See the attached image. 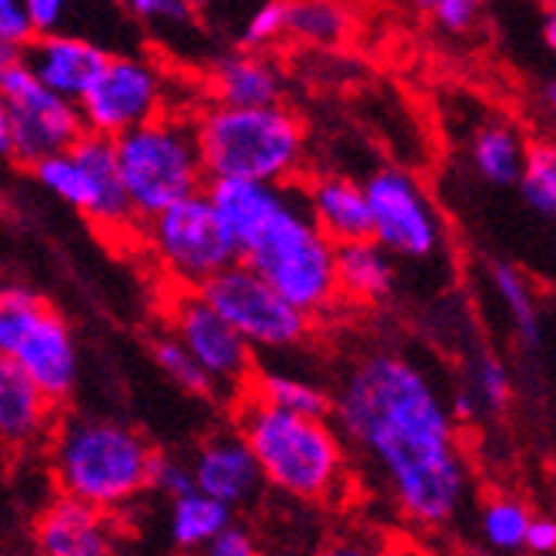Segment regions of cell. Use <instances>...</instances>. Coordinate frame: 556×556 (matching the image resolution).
Here are the masks:
<instances>
[{"mask_svg": "<svg viewBox=\"0 0 556 556\" xmlns=\"http://www.w3.org/2000/svg\"><path fill=\"white\" fill-rule=\"evenodd\" d=\"M333 427L390 507L420 530H443L470 496V460L460 427L433 374L400 350H367L340 377Z\"/></svg>", "mask_w": 556, "mask_h": 556, "instance_id": "cell-1", "label": "cell"}, {"mask_svg": "<svg viewBox=\"0 0 556 556\" xmlns=\"http://www.w3.org/2000/svg\"><path fill=\"white\" fill-rule=\"evenodd\" d=\"M204 193L247 270L311 320L333 307L337 247L311 220L296 184L214 180Z\"/></svg>", "mask_w": 556, "mask_h": 556, "instance_id": "cell-2", "label": "cell"}, {"mask_svg": "<svg viewBox=\"0 0 556 556\" xmlns=\"http://www.w3.org/2000/svg\"><path fill=\"white\" fill-rule=\"evenodd\" d=\"M47 450L61 496L114 517L147 493L157 446H150L137 427L117 417L74 414L54 427Z\"/></svg>", "mask_w": 556, "mask_h": 556, "instance_id": "cell-3", "label": "cell"}, {"mask_svg": "<svg viewBox=\"0 0 556 556\" xmlns=\"http://www.w3.org/2000/svg\"><path fill=\"white\" fill-rule=\"evenodd\" d=\"M264 477V486L296 503H337L350 490V457L330 420L270 410L243 396L237 427Z\"/></svg>", "mask_w": 556, "mask_h": 556, "instance_id": "cell-4", "label": "cell"}, {"mask_svg": "<svg viewBox=\"0 0 556 556\" xmlns=\"http://www.w3.org/2000/svg\"><path fill=\"white\" fill-rule=\"evenodd\" d=\"M193 130L207 184H293L307 161V127L287 104L254 111L211 104L193 117Z\"/></svg>", "mask_w": 556, "mask_h": 556, "instance_id": "cell-5", "label": "cell"}, {"mask_svg": "<svg viewBox=\"0 0 556 556\" xmlns=\"http://www.w3.org/2000/svg\"><path fill=\"white\" fill-rule=\"evenodd\" d=\"M117 174L134 220H150L180 200L204 193L207 174L200 161L193 117L164 111L143 127L114 140Z\"/></svg>", "mask_w": 556, "mask_h": 556, "instance_id": "cell-6", "label": "cell"}, {"mask_svg": "<svg viewBox=\"0 0 556 556\" xmlns=\"http://www.w3.org/2000/svg\"><path fill=\"white\" fill-rule=\"evenodd\" d=\"M0 361L24 370L54 407L80 380L74 330L47 300L21 283H0Z\"/></svg>", "mask_w": 556, "mask_h": 556, "instance_id": "cell-7", "label": "cell"}, {"mask_svg": "<svg viewBox=\"0 0 556 556\" xmlns=\"http://www.w3.org/2000/svg\"><path fill=\"white\" fill-rule=\"evenodd\" d=\"M150 257L177 290H200L237 264V247L217 220L207 193H193L143 224Z\"/></svg>", "mask_w": 556, "mask_h": 556, "instance_id": "cell-8", "label": "cell"}, {"mask_svg": "<svg viewBox=\"0 0 556 556\" xmlns=\"http://www.w3.org/2000/svg\"><path fill=\"white\" fill-rule=\"evenodd\" d=\"M30 170L47 193H54L61 204L74 207L100 230H127L137 224L117 174L114 140L84 134L64 154L47 157Z\"/></svg>", "mask_w": 556, "mask_h": 556, "instance_id": "cell-9", "label": "cell"}, {"mask_svg": "<svg viewBox=\"0 0 556 556\" xmlns=\"http://www.w3.org/2000/svg\"><path fill=\"white\" fill-rule=\"evenodd\" d=\"M207 300V307L233 327V333L250 346V350H267V353H287L307 343L314 320L300 314L296 307L270 290L254 270H247L240 261L217 274L211 283L197 290Z\"/></svg>", "mask_w": 556, "mask_h": 556, "instance_id": "cell-10", "label": "cell"}, {"mask_svg": "<svg viewBox=\"0 0 556 556\" xmlns=\"http://www.w3.org/2000/svg\"><path fill=\"white\" fill-rule=\"evenodd\" d=\"M364 193L370 211V240L393 261H430L443 250V217L424 184L407 167H377Z\"/></svg>", "mask_w": 556, "mask_h": 556, "instance_id": "cell-11", "label": "cell"}, {"mask_svg": "<svg viewBox=\"0 0 556 556\" xmlns=\"http://www.w3.org/2000/svg\"><path fill=\"white\" fill-rule=\"evenodd\" d=\"M167 333L204 370L217 400H243L257 374V353L224 324L197 290H170L164 303Z\"/></svg>", "mask_w": 556, "mask_h": 556, "instance_id": "cell-12", "label": "cell"}, {"mask_svg": "<svg viewBox=\"0 0 556 556\" xmlns=\"http://www.w3.org/2000/svg\"><path fill=\"white\" fill-rule=\"evenodd\" d=\"M167 77L161 64L140 54H111L90 90L77 104L84 134L117 140L147 121L161 117L167 108Z\"/></svg>", "mask_w": 556, "mask_h": 556, "instance_id": "cell-13", "label": "cell"}, {"mask_svg": "<svg viewBox=\"0 0 556 556\" xmlns=\"http://www.w3.org/2000/svg\"><path fill=\"white\" fill-rule=\"evenodd\" d=\"M0 97H4L11 130H14V161L34 167L54 154H64L84 137V124L77 104H67L34 80L27 64L0 77Z\"/></svg>", "mask_w": 556, "mask_h": 556, "instance_id": "cell-14", "label": "cell"}, {"mask_svg": "<svg viewBox=\"0 0 556 556\" xmlns=\"http://www.w3.org/2000/svg\"><path fill=\"white\" fill-rule=\"evenodd\" d=\"M187 464L193 490L217 500L230 514L250 507L264 490V477L257 470L254 453H250V446L233 427L200 440Z\"/></svg>", "mask_w": 556, "mask_h": 556, "instance_id": "cell-15", "label": "cell"}, {"mask_svg": "<svg viewBox=\"0 0 556 556\" xmlns=\"http://www.w3.org/2000/svg\"><path fill=\"white\" fill-rule=\"evenodd\" d=\"M108 47L84 34H50V37H34L24 47V64L34 74L40 87L58 93L67 104H80L97 74L108 64Z\"/></svg>", "mask_w": 556, "mask_h": 556, "instance_id": "cell-16", "label": "cell"}, {"mask_svg": "<svg viewBox=\"0 0 556 556\" xmlns=\"http://www.w3.org/2000/svg\"><path fill=\"white\" fill-rule=\"evenodd\" d=\"M37 556H117V520L54 496L34 520Z\"/></svg>", "mask_w": 556, "mask_h": 556, "instance_id": "cell-17", "label": "cell"}, {"mask_svg": "<svg viewBox=\"0 0 556 556\" xmlns=\"http://www.w3.org/2000/svg\"><path fill=\"white\" fill-rule=\"evenodd\" d=\"M207 90L220 108H277L287 93V74L257 50H227L207 71Z\"/></svg>", "mask_w": 556, "mask_h": 556, "instance_id": "cell-18", "label": "cell"}, {"mask_svg": "<svg viewBox=\"0 0 556 556\" xmlns=\"http://www.w3.org/2000/svg\"><path fill=\"white\" fill-rule=\"evenodd\" d=\"M54 410V403L24 370H17L11 361H0V443L24 453L47 446L58 427Z\"/></svg>", "mask_w": 556, "mask_h": 556, "instance_id": "cell-19", "label": "cell"}, {"mask_svg": "<svg viewBox=\"0 0 556 556\" xmlns=\"http://www.w3.org/2000/svg\"><path fill=\"white\" fill-rule=\"evenodd\" d=\"M300 193L311 220L333 247L370 237V211L361 180H353L346 174H324L314 177L307 187H300Z\"/></svg>", "mask_w": 556, "mask_h": 556, "instance_id": "cell-20", "label": "cell"}, {"mask_svg": "<svg viewBox=\"0 0 556 556\" xmlns=\"http://www.w3.org/2000/svg\"><path fill=\"white\" fill-rule=\"evenodd\" d=\"M527 147L530 140L520 134L514 121L486 117L473 127L467 140V164L473 177L486 187L510 190L520 184L523 164H527Z\"/></svg>", "mask_w": 556, "mask_h": 556, "instance_id": "cell-21", "label": "cell"}, {"mask_svg": "<svg viewBox=\"0 0 556 556\" xmlns=\"http://www.w3.org/2000/svg\"><path fill=\"white\" fill-rule=\"evenodd\" d=\"M333 274L337 296L364 303V307H380V303H387L396 293V261L370 237L337 247Z\"/></svg>", "mask_w": 556, "mask_h": 556, "instance_id": "cell-22", "label": "cell"}, {"mask_svg": "<svg viewBox=\"0 0 556 556\" xmlns=\"http://www.w3.org/2000/svg\"><path fill=\"white\" fill-rule=\"evenodd\" d=\"M247 396L264 403L270 410L307 417V420H330L333 410V393L324 383L287 370H257Z\"/></svg>", "mask_w": 556, "mask_h": 556, "instance_id": "cell-23", "label": "cell"}, {"mask_svg": "<svg viewBox=\"0 0 556 556\" xmlns=\"http://www.w3.org/2000/svg\"><path fill=\"white\" fill-rule=\"evenodd\" d=\"M233 520V514L227 507H220L217 500L204 496V493H184L167 500V543L184 553L193 556L197 549H204L227 523Z\"/></svg>", "mask_w": 556, "mask_h": 556, "instance_id": "cell-24", "label": "cell"}, {"mask_svg": "<svg viewBox=\"0 0 556 556\" xmlns=\"http://www.w3.org/2000/svg\"><path fill=\"white\" fill-rule=\"evenodd\" d=\"M353 27V17L340 4L327 0H296L287 4V37L311 43V47H333L343 43Z\"/></svg>", "mask_w": 556, "mask_h": 556, "instance_id": "cell-25", "label": "cell"}, {"mask_svg": "<svg viewBox=\"0 0 556 556\" xmlns=\"http://www.w3.org/2000/svg\"><path fill=\"white\" fill-rule=\"evenodd\" d=\"M490 287L500 296L503 311L510 314V324H514L517 337L527 346H536L540 343V311H536L530 280L514 264L496 261V264H490Z\"/></svg>", "mask_w": 556, "mask_h": 556, "instance_id": "cell-26", "label": "cell"}, {"mask_svg": "<svg viewBox=\"0 0 556 556\" xmlns=\"http://www.w3.org/2000/svg\"><path fill=\"white\" fill-rule=\"evenodd\" d=\"M533 510L520 496H490L480 507V536L496 553H517L527 543Z\"/></svg>", "mask_w": 556, "mask_h": 556, "instance_id": "cell-27", "label": "cell"}, {"mask_svg": "<svg viewBox=\"0 0 556 556\" xmlns=\"http://www.w3.org/2000/svg\"><path fill=\"white\" fill-rule=\"evenodd\" d=\"M517 190L536 217L556 224V140H533L527 147Z\"/></svg>", "mask_w": 556, "mask_h": 556, "instance_id": "cell-28", "label": "cell"}, {"mask_svg": "<svg viewBox=\"0 0 556 556\" xmlns=\"http://www.w3.org/2000/svg\"><path fill=\"white\" fill-rule=\"evenodd\" d=\"M150 357H154V364L164 370V377L184 390L187 396H200V400H217L211 380L204 377V370H200L190 357H187V350L164 330L157 333L154 340H150Z\"/></svg>", "mask_w": 556, "mask_h": 556, "instance_id": "cell-29", "label": "cell"}, {"mask_svg": "<svg viewBox=\"0 0 556 556\" xmlns=\"http://www.w3.org/2000/svg\"><path fill=\"white\" fill-rule=\"evenodd\" d=\"M467 390L473 393L477 407L480 410H490V414H503L514 403V377H510V367L503 364L496 353H480L470 367V383Z\"/></svg>", "mask_w": 556, "mask_h": 556, "instance_id": "cell-30", "label": "cell"}, {"mask_svg": "<svg viewBox=\"0 0 556 556\" xmlns=\"http://www.w3.org/2000/svg\"><path fill=\"white\" fill-rule=\"evenodd\" d=\"M124 11L157 37H170L197 24V8L187 4V0H127Z\"/></svg>", "mask_w": 556, "mask_h": 556, "instance_id": "cell-31", "label": "cell"}, {"mask_svg": "<svg viewBox=\"0 0 556 556\" xmlns=\"http://www.w3.org/2000/svg\"><path fill=\"white\" fill-rule=\"evenodd\" d=\"M283 37H287V4L270 0V4H261L247 14L243 30H240V50H257V54H264L267 47H274Z\"/></svg>", "mask_w": 556, "mask_h": 556, "instance_id": "cell-32", "label": "cell"}, {"mask_svg": "<svg viewBox=\"0 0 556 556\" xmlns=\"http://www.w3.org/2000/svg\"><path fill=\"white\" fill-rule=\"evenodd\" d=\"M190 490H193L190 464L177 457V453L154 450V460H150V473H147V493H161L164 500H174Z\"/></svg>", "mask_w": 556, "mask_h": 556, "instance_id": "cell-33", "label": "cell"}, {"mask_svg": "<svg viewBox=\"0 0 556 556\" xmlns=\"http://www.w3.org/2000/svg\"><path fill=\"white\" fill-rule=\"evenodd\" d=\"M193 556H264L257 533L240 520H230L204 549H197Z\"/></svg>", "mask_w": 556, "mask_h": 556, "instance_id": "cell-34", "label": "cell"}, {"mask_svg": "<svg viewBox=\"0 0 556 556\" xmlns=\"http://www.w3.org/2000/svg\"><path fill=\"white\" fill-rule=\"evenodd\" d=\"M424 11L446 34H467L480 21V4H477V0H433V4H424Z\"/></svg>", "mask_w": 556, "mask_h": 556, "instance_id": "cell-35", "label": "cell"}, {"mask_svg": "<svg viewBox=\"0 0 556 556\" xmlns=\"http://www.w3.org/2000/svg\"><path fill=\"white\" fill-rule=\"evenodd\" d=\"M24 8H27L34 37L64 34L67 14H71V4H64V0H24Z\"/></svg>", "mask_w": 556, "mask_h": 556, "instance_id": "cell-36", "label": "cell"}, {"mask_svg": "<svg viewBox=\"0 0 556 556\" xmlns=\"http://www.w3.org/2000/svg\"><path fill=\"white\" fill-rule=\"evenodd\" d=\"M34 40L24 0H0V43L4 47H27Z\"/></svg>", "mask_w": 556, "mask_h": 556, "instance_id": "cell-37", "label": "cell"}, {"mask_svg": "<svg viewBox=\"0 0 556 556\" xmlns=\"http://www.w3.org/2000/svg\"><path fill=\"white\" fill-rule=\"evenodd\" d=\"M314 556H390V553L370 536H340L324 543Z\"/></svg>", "mask_w": 556, "mask_h": 556, "instance_id": "cell-38", "label": "cell"}, {"mask_svg": "<svg viewBox=\"0 0 556 556\" xmlns=\"http://www.w3.org/2000/svg\"><path fill=\"white\" fill-rule=\"evenodd\" d=\"M523 549H530V553H536V556H553V553H556V517L533 514Z\"/></svg>", "mask_w": 556, "mask_h": 556, "instance_id": "cell-39", "label": "cell"}, {"mask_svg": "<svg viewBox=\"0 0 556 556\" xmlns=\"http://www.w3.org/2000/svg\"><path fill=\"white\" fill-rule=\"evenodd\" d=\"M0 161H14V130H11V114L4 97H0Z\"/></svg>", "mask_w": 556, "mask_h": 556, "instance_id": "cell-40", "label": "cell"}, {"mask_svg": "<svg viewBox=\"0 0 556 556\" xmlns=\"http://www.w3.org/2000/svg\"><path fill=\"white\" fill-rule=\"evenodd\" d=\"M24 64V47H4L0 43V77L17 71Z\"/></svg>", "mask_w": 556, "mask_h": 556, "instance_id": "cell-41", "label": "cell"}, {"mask_svg": "<svg viewBox=\"0 0 556 556\" xmlns=\"http://www.w3.org/2000/svg\"><path fill=\"white\" fill-rule=\"evenodd\" d=\"M543 40H546V47L556 54V8H549L546 11V17H543Z\"/></svg>", "mask_w": 556, "mask_h": 556, "instance_id": "cell-42", "label": "cell"}, {"mask_svg": "<svg viewBox=\"0 0 556 556\" xmlns=\"http://www.w3.org/2000/svg\"><path fill=\"white\" fill-rule=\"evenodd\" d=\"M543 104H546V108L553 111V117H556V80L543 90Z\"/></svg>", "mask_w": 556, "mask_h": 556, "instance_id": "cell-43", "label": "cell"}, {"mask_svg": "<svg viewBox=\"0 0 556 556\" xmlns=\"http://www.w3.org/2000/svg\"><path fill=\"white\" fill-rule=\"evenodd\" d=\"M0 211H8V197H4V190H0Z\"/></svg>", "mask_w": 556, "mask_h": 556, "instance_id": "cell-44", "label": "cell"}, {"mask_svg": "<svg viewBox=\"0 0 556 556\" xmlns=\"http://www.w3.org/2000/svg\"><path fill=\"white\" fill-rule=\"evenodd\" d=\"M470 556H493V553H483V549H473Z\"/></svg>", "mask_w": 556, "mask_h": 556, "instance_id": "cell-45", "label": "cell"}]
</instances>
